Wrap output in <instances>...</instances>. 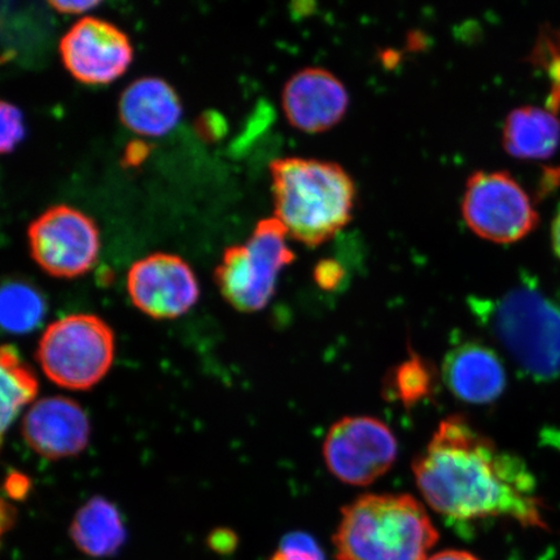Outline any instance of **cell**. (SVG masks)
<instances>
[{
    "label": "cell",
    "mask_w": 560,
    "mask_h": 560,
    "mask_svg": "<svg viewBox=\"0 0 560 560\" xmlns=\"http://www.w3.org/2000/svg\"><path fill=\"white\" fill-rule=\"evenodd\" d=\"M342 278H345V270H342L339 262L334 260H324L315 266L314 279L320 289L326 291L338 289L341 284Z\"/></svg>",
    "instance_id": "obj_23"
},
{
    "label": "cell",
    "mask_w": 560,
    "mask_h": 560,
    "mask_svg": "<svg viewBox=\"0 0 560 560\" xmlns=\"http://www.w3.org/2000/svg\"><path fill=\"white\" fill-rule=\"evenodd\" d=\"M436 388V370L417 353L396 366L385 382V395L406 408L429 398Z\"/></svg>",
    "instance_id": "obj_20"
},
{
    "label": "cell",
    "mask_w": 560,
    "mask_h": 560,
    "mask_svg": "<svg viewBox=\"0 0 560 560\" xmlns=\"http://www.w3.org/2000/svg\"><path fill=\"white\" fill-rule=\"evenodd\" d=\"M59 50L68 72L88 85L115 81L130 66L128 34L100 18L80 19L62 35Z\"/></svg>",
    "instance_id": "obj_10"
},
{
    "label": "cell",
    "mask_w": 560,
    "mask_h": 560,
    "mask_svg": "<svg viewBox=\"0 0 560 560\" xmlns=\"http://www.w3.org/2000/svg\"><path fill=\"white\" fill-rule=\"evenodd\" d=\"M23 436L40 457L65 459L86 450L90 422L85 410L72 398L46 397L27 410Z\"/></svg>",
    "instance_id": "obj_13"
},
{
    "label": "cell",
    "mask_w": 560,
    "mask_h": 560,
    "mask_svg": "<svg viewBox=\"0 0 560 560\" xmlns=\"http://www.w3.org/2000/svg\"><path fill=\"white\" fill-rule=\"evenodd\" d=\"M128 291L132 304L155 319L180 317L200 296L191 266L179 256L161 252L132 264Z\"/></svg>",
    "instance_id": "obj_11"
},
{
    "label": "cell",
    "mask_w": 560,
    "mask_h": 560,
    "mask_svg": "<svg viewBox=\"0 0 560 560\" xmlns=\"http://www.w3.org/2000/svg\"><path fill=\"white\" fill-rule=\"evenodd\" d=\"M419 492L454 522L509 517L546 529L544 505L529 467L501 450L464 417L446 418L412 465Z\"/></svg>",
    "instance_id": "obj_1"
},
{
    "label": "cell",
    "mask_w": 560,
    "mask_h": 560,
    "mask_svg": "<svg viewBox=\"0 0 560 560\" xmlns=\"http://www.w3.org/2000/svg\"><path fill=\"white\" fill-rule=\"evenodd\" d=\"M270 560H325V556L310 535L293 532L283 538Z\"/></svg>",
    "instance_id": "obj_21"
},
{
    "label": "cell",
    "mask_w": 560,
    "mask_h": 560,
    "mask_svg": "<svg viewBox=\"0 0 560 560\" xmlns=\"http://www.w3.org/2000/svg\"><path fill=\"white\" fill-rule=\"evenodd\" d=\"M427 560H480L478 557L468 551L462 550H445L440 551L438 555L430 557Z\"/></svg>",
    "instance_id": "obj_29"
},
{
    "label": "cell",
    "mask_w": 560,
    "mask_h": 560,
    "mask_svg": "<svg viewBox=\"0 0 560 560\" xmlns=\"http://www.w3.org/2000/svg\"><path fill=\"white\" fill-rule=\"evenodd\" d=\"M285 228L276 217L257 223L244 244L223 252L214 279L223 299L236 311H262L276 293L280 271L295 261Z\"/></svg>",
    "instance_id": "obj_6"
},
{
    "label": "cell",
    "mask_w": 560,
    "mask_h": 560,
    "mask_svg": "<svg viewBox=\"0 0 560 560\" xmlns=\"http://www.w3.org/2000/svg\"><path fill=\"white\" fill-rule=\"evenodd\" d=\"M551 242L552 248H555L557 256L560 258V212L557 214L555 222H552Z\"/></svg>",
    "instance_id": "obj_30"
},
{
    "label": "cell",
    "mask_w": 560,
    "mask_h": 560,
    "mask_svg": "<svg viewBox=\"0 0 560 560\" xmlns=\"http://www.w3.org/2000/svg\"><path fill=\"white\" fill-rule=\"evenodd\" d=\"M479 324L506 350L510 359L535 381L560 375V304L529 282L497 299H474Z\"/></svg>",
    "instance_id": "obj_4"
},
{
    "label": "cell",
    "mask_w": 560,
    "mask_h": 560,
    "mask_svg": "<svg viewBox=\"0 0 560 560\" xmlns=\"http://www.w3.org/2000/svg\"><path fill=\"white\" fill-rule=\"evenodd\" d=\"M118 114L126 128L144 137L170 132L182 117L175 90L158 77H142L122 91Z\"/></svg>",
    "instance_id": "obj_15"
},
{
    "label": "cell",
    "mask_w": 560,
    "mask_h": 560,
    "mask_svg": "<svg viewBox=\"0 0 560 560\" xmlns=\"http://www.w3.org/2000/svg\"><path fill=\"white\" fill-rule=\"evenodd\" d=\"M395 433L382 420L346 417L328 431L324 457L328 470L349 486L366 487L387 474L397 458Z\"/></svg>",
    "instance_id": "obj_9"
},
{
    "label": "cell",
    "mask_w": 560,
    "mask_h": 560,
    "mask_svg": "<svg viewBox=\"0 0 560 560\" xmlns=\"http://www.w3.org/2000/svg\"><path fill=\"white\" fill-rule=\"evenodd\" d=\"M276 219L307 247H317L352 220L355 186L332 161L284 158L270 164Z\"/></svg>",
    "instance_id": "obj_2"
},
{
    "label": "cell",
    "mask_w": 560,
    "mask_h": 560,
    "mask_svg": "<svg viewBox=\"0 0 560 560\" xmlns=\"http://www.w3.org/2000/svg\"><path fill=\"white\" fill-rule=\"evenodd\" d=\"M287 120L305 132L331 129L349 107L348 90L338 77L325 68L299 70L287 81L282 94Z\"/></svg>",
    "instance_id": "obj_12"
},
{
    "label": "cell",
    "mask_w": 560,
    "mask_h": 560,
    "mask_svg": "<svg viewBox=\"0 0 560 560\" xmlns=\"http://www.w3.org/2000/svg\"><path fill=\"white\" fill-rule=\"evenodd\" d=\"M101 2H90V0H74V2H50V5L54 7L56 11L62 13H83L90 11L91 9H95L96 5H100Z\"/></svg>",
    "instance_id": "obj_28"
},
{
    "label": "cell",
    "mask_w": 560,
    "mask_h": 560,
    "mask_svg": "<svg viewBox=\"0 0 560 560\" xmlns=\"http://www.w3.org/2000/svg\"><path fill=\"white\" fill-rule=\"evenodd\" d=\"M439 532L409 494H365L341 510L334 535L338 560H427Z\"/></svg>",
    "instance_id": "obj_3"
},
{
    "label": "cell",
    "mask_w": 560,
    "mask_h": 560,
    "mask_svg": "<svg viewBox=\"0 0 560 560\" xmlns=\"http://www.w3.org/2000/svg\"><path fill=\"white\" fill-rule=\"evenodd\" d=\"M4 489L10 499L16 501L25 500L31 493L32 481L26 475L12 471L7 476Z\"/></svg>",
    "instance_id": "obj_25"
},
{
    "label": "cell",
    "mask_w": 560,
    "mask_h": 560,
    "mask_svg": "<svg viewBox=\"0 0 560 560\" xmlns=\"http://www.w3.org/2000/svg\"><path fill=\"white\" fill-rule=\"evenodd\" d=\"M25 137L24 117L11 103H0V151L10 153Z\"/></svg>",
    "instance_id": "obj_22"
},
{
    "label": "cell",
    "mask_w": 560,
    "mask_h": 560,
    "mask_svg": "<svg viewBox=\"0 0 560 560\" xmlns=\"http://www.w3.org/2000/svg\"><path fill=\"white\" fill-rule=\"evenodd\" d=\"M198 129L202 137L212 139L221 135V129H225V124H220V116L209 115L201 118Z\"/></svg>",
    "instance_id": "obj_27"
},
{
    "label": "cell",
    "mask_w": 560,
    "mask_h": 560,
    "mask_svg": "<svg viewBox=\"0 0 560 560\" xmlns=\"http://www.w3.org/2000/svg\"><path fill=\"white\" fill-rule=\"evenodd\" d=\"M46 301L38 290L21 280H11L0 293V320L5 331L27 334L45 319Z\"/></svg>",
    "instance_id": "obj_19"
},
{
    "label": "cell",
    "mask_w": 560,
    "mask_h": 560,
    "mask_svg": "<svg viewBox=\"0 0 560 560\" xmlns=\"http://www.w3.org/2000/svg\"><path fill=\"white\" fill-rule=\"evenodd\" d=\"M31 255L55 278H75L93 269L101 249L100 230L81 210L48 208L27 229Z\"/></svg>",
    "instance_id": "obj_8"
},
{
    "label": "cell",
    "mask_w": 560,
    "mask_h": 560,
    "mask_svg": "<svg viewBox=\"0 0 560 560\" xmlns=\"http://www.w3.org/2000/svg\"><path fill=\"white\" fill-rule=\"evenodd\" d=\"M35 357L48 380L59 387L88 390L114 365L115 335L96 315H67L46 328Z\"/></svg>",
    "instance_id": "obj_5"
},
{
    "label": "cell",
    "mask_w": 560,
    "mask_h": 560,
    "mask_svg": "<svg viewBox=\"0 0 560 560\" xmlns=\"http://www.w3.org/2000/svg\"><path fill=\"white\" fill-rule=\"evenodd\" d=\"M69 532L75 548L93 558L114 557L126 541L120 511L103 497H94L77 511Z\"/></svg>",
    "instance_id": "obj_16"
},
{
    "label": "cell",
    "mask_w": 560,
    "mask_h": 560,
    "mask_svg": "<svg viewBox=\"0 0 560 560\" xmlns=\"http://www.w3.org/2000/svg\"><path fill=\"white\" fill-rule=\"evenodd\" d=\"M441 376L452 394L471 405L492 404L506 389V369L485 342L467 339L447 350Z\"/></svg>",
    "instance_id": "obj_14"
},
{
    "label": "cell",
    "mask_w": 560,
    "mask_h": 560,
    "mask_svg": "<svg viewBox=\"0 0 560 560\" xmlns=\"http://www.w3.org/2000/svg\"><path fill=\"white\" fill-rule=\"evenodd\" d=\"M0 377H2V430L3 433L18 418L26 405L38 395V380L18 349L4 346L0 352Z\"/></svg>",
    "instance_id": "obj_18"
},
{
    "label": "cell",
    "mask_w": 560,
    "mask_h": 560,
    "mask_svg": "<svg viewBox=\"0 0 560 560\" xmlns=\"http://www.w3.org/2000/svg\"><path fill=\"white\" fill-rule=\"evenodd\" d=\"M208 545L219 555H231L236 549L237 536L226 528L215 529L209 535Z\"/></svg>",
    "instance_id": "obj_24"
},
{
    "label": "cell",
    "mask_w": 560,
    "mask_h": 560,
    "mask_svg": "<svg viewBox=\"0 0 560 560\" xmlns=\"http://www.w3.org/2000/svg\"><path fill=\"white\" fill-rule=\"evenodd\" d=\"M503 147L517 159H548L560 144V121L548 109L525 105L511 110L503 126Z\"/></svg>",
    "instance_id": "obj_17"
},
{
    "label": "cell",
    "mask_w": 560,
    "mask_h": 560,
    "mask_svg": "<svg viewBox=\"0 0 560 560\" xmlns=\"http://www.w3.org/2000/svg\"><path fill=\"white\" fill-rule=\"evenodd\" d=\"M150 152V144H147L143 140H131V142L125 147L121 164L124 167H137L142 165L144 160L149 158Z\"/></svg>",
    "instance_id": "obj_26"
},
{
    "label": "cell",
    "mask_w": 560,
    "mask_h": 560,
    "mask_svg": "<svg viewBox=\"0 0 560 560\" xmlns=\"http://www.w3.org/2000/svg\"><path fill=\"white\" fill-rule=\"evenodd\" d=\"M462 214L482 240L509 244L523 240L538 223L529 195L508 172L478 171L467 179Z\"/></svg>",
    "instance_id": "obj_7"
}]
</instances>
